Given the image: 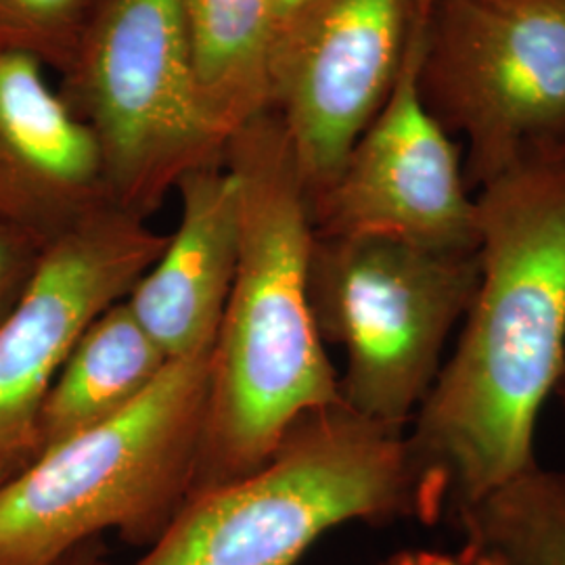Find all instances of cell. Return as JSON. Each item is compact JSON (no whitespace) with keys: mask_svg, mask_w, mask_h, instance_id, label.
Listing matches in <instances>:
<instances>
[{"mask_svg":"<svg viewBox=\"0 0 565 565\" xmlns=\"http://www.w3.org/2000/svg\"><path fill=\"white\" fill-rule=\"evenodd\" d=\"M476 296L404 436L417 522L457 525L532 471L565 364V147L480 186Z\"/></svg>","mask_w":565,"mask_h":565,"instance_id":"cell-1","label":"cell"},{"mask_svg":"<svg viewBox=\"0 0 565 565\" xmlns=\"http://www.w3.org/2000/svg\"><path fill=\"white\" fill-rule=\"evenodd\" d=\"M224 166L237 186L239 254L212 348L193 492L260 467L296 419L342 401L308 302L310 198L270 109L228 137Z\"/></svg>","mask_w":565,"mask_h":565,"instance_id":"cell-2","label":"cell"},{"mask_svg":"<svg viewBox=\"0 0 565 565\" xmlns=\"http://www.w3.org/2000/svg\"><path fill=\"white\" fill-rule=\"evenodd\" d=\"M212 350L166 364L137 403L42 450L0 484V565H60L116 532L147 548L189 501L210 403Z\"/></svg>","mask_w":565,"mask_h":565,"instance_id":"cell-3","label":"cell"},{"mask_svg":"<svg viewBox=\"0 0 565 565\" xmlns=\"http://www.w3.org/2000/svg\"><path fill=\"white\" fill-rule=\"evenodd\" d=\"M408 518L417 503L404 434L340 401L296 419L260 467L193 492L126 565H296L333 527Z\"/></svg>","mask_w":565,"mask_h":565,"instance_id":"cell-4","label":"cell"},{"mask_svg":"<svg viewBox=\"0 0 565 565\" xmlns=\"http://www.w3.org/2000/svg\"><path fill=\"white\" fill-rule=\"evenodd\" d=\"M63 102L102 151L116 207L149 218L184 177L224 163L203 111L181 0H86Z\"/></svg>","mask_w":565,"mask_h":565,"instance_id":"cell-5","label":"cell"},{"mask_svg":"<svg viewBox=\"0 0 565 565\" xmlns=\"http://www.w3.org/2000/svg\"><path fill=\"white\" fill-rule=\"evenodd\" d=\"M478 277V252L315 235L308 302L321 340L345 352L342 403L404 434L445 364Z\"/></svg>","mask_w":565,"mask_h":565,"instance_id":"cell-6","label":"cell"},{"mask_svg":"<svg viewBox=\"0 0 565 565\" xmlns=\"http://www.w3.org/2000/svg\"><path fill=\"white\" fill-rule=\"evenodd\" d=\"M419 86L469 186L565 147V0H431Z\"/></svg>","mask_w":565,"mask_h":565,"instance_id":"cell-7","label":"cell"},{"mask_svg":"<svg viewBox=\"0 0 565 565\" xmlns=\"http://www.w3.org/2000/svg\"><path fill=\"white\" fill-rule=\"evenodd\" d=\"M170 235L105 205L44 243L18 302L0 321V471L39 455L42 404L84 331L130 296Z\"/></svg>","mask_w":565,"mask_h":565,"instance_id":"cell-8","label":"cell"},{"mask_svg":"<svg viewBox=\"0 0 565 565\" xmlns=\"http://www.w3.org/2000/svg\"><path fill=\"white\" fill-rule=\"evenodd\" d=\"M427 4L315 0L275 49L268 109L291 142L310 203L382 109Z\"/></svg>","mask_w":565,"mask_h":565,"instance_id":"cell-9","label":"cell"},{"mask_svg":"<svg viewBox=\"0 0 565 565\" xmlns=\"http://www.w3.org/2000/svg\"><path fill=\"white\" fill-rule=\"evenodd\" d=\"M427 9L382 109L354 142L338 179L310 203L319 237H387L445 252L478 249L476 198L469 195L459 149L419 86Z\"/></svg>","mask_w":565,"mask_h":565,"instance_id":"cell-10","label":"cell"},{"mask_svg":"<svg viewBox=\"0 0 565 565\" xmlns=\"http://www.w3.org/2000/svg\"><path fill=\"white\" fill-rule=\"evenodd\" d=\"M114 205L93 132L32 57L0 53V221L53 242Z\"/></svg>","mask_w":565,"mask_h":565,"instance_id":"cell-11","label":"cell"},{"mask_svg":"<svg viewBox=\"0 0 565 565\" xmlns=\"http://www.w3.org/2000/svg\"><path fill=\"white\" fill-rule=\"evenodd\" d=\"M177 193L179 226L126 298L170 361L214 348L239 254L237 186L224 163L191 172Z\"/></svg>","mask_w":565,"mask_h":565,"instance_id":"cell-12","label":"cell"},{"mask_svg":"<svg viewBox=\"0 0 565 565\" xmlns=\"http://www.w3.org/2000/svg\"><path fill=\"white\" fill-rule=\"evenodd\" d=\"M168 363L126 300L107 308L84 331L42 404L39 455L120 415Z\"/></svg>","mask_w":565,"mask_h":565,"instance_id":"cell-13","label":"cell"},{"mask_svg":"<svg viewBox=\"0 0 565 565\" xmlns=\"http://www.w3.org/2000/svg\"><path fill=\"white\" fill-rule=\"evenodd\" d=\"M181 9L200 103L228 141L270 107L277 0H181Z\"/></svg>","mask_w":565,"mask_h":565,"instance_id":"cell-14","label":"cell"},{"mask_svg":"<svg viewBox=\"0 0 565 565\" xmlns=\"http://www.w3.org/2000/svg\"><path fill=\"white\" fill-rule=\"evenodd\" d=\"M463 565H565V471L536 465L457 522Z\"/></svg>","mask_w":565,"mask_h":565,"instance_id":"cell-15","label":"cell"},{"mask_svg":"<svg viewBox=\"0 0 565 565\" xmlns=\"http://www.w3.org/2000/svg\"><path fill=\"white\" fill-rule=\"evenodd\" d=\"M86 0H0V53L25 55L55 78L72 60Z\"/></svg>","mask_w":565,"mask_h":565,"instance_id":"cell-16","label":"cell"},{"mask_svg":"<svg viewBox=\"0 0 565 565\" xmlns=\"http://www.w3.org/2000/svg\"><path fill=\"white\" fill-rule=\"evenodd\" d=\"M41 249V243L34 237L0 221V321L18 302Z\"/></svg>","mask_w":565,"mask_h":565,"instance_id":"cell-17","label":"cell"},{"mask_svg":"<svg viewBox=\"0 0 565 565\" xmlns=\"http://www.w3.org/2000/svg\"><path fill=\"white\" fill-rule=\"evenodd\" d=\"M315 4V0H277V36L275 49L291 32V28L300 21L303 13ZM275 55V51H273ZM273 65V63H270Z\"/></svg>","mask_w":565,"mask_h":565,"instance_id":"cell-18","label":"cell"},{"mask_svg":"<svg viewBox=\"0 0 565 565\" xmlns=\"http://www.w3.org/2000/svg\"><path fill=\"white\" fill-rule=\"evenodd\" d=\"M384 565H463L461 557L434 551H403L392 555Z\"/></svg>","mask_w":565,"mask_h":565,"instance_id":"cell-19","label":"cell"},{"mask_svg":"<svg viewBox=\"0 0 565 565\" xmlns=\"http://www.w3.org/2000/svg\"><path fill=\"white\" fill-rule=\"evenodd\" d=\"M103 557H105V545H103L102 539H97V541H88L78 546L76 551H72L60 565H95Z\"/></svg>","mask_w":565,"mask_h":565,"instance_id":"cell-20","label":"cell"},{"mask_svg":"<svg viewBox=\"0 0 565 565\" xmlns=\"http://www.w3.org/2000/svg\"><path fill=\"white\" fill-rule=\"evenodd\" d=\"M555 398H557V404H559V411H562V419H564L565 427V364L564 373H562V377H559V384L555 387Z\"/></svg>","mask_w":565,"mask_h":565,"instance_id":"cell-21","label":"cell"},{"mask_svg":"<svg viewBox=\"0 0 565 565\" xmlns=\"http://www.w3.org/2000/svg\"><path fill=\"white\" fill-rule=\"evenodd\" d=\"M7 478H11V476H9V473H4V471H0V484H2Z\"/></svg>","mask_w":565,"mask_h":565,"instance_id":"cell-22","label":"cell"}]
</instances>
